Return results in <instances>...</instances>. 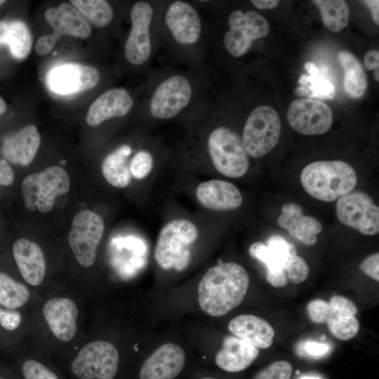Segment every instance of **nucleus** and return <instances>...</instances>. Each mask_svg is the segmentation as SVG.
<instances>
[{
    "label": "nucleus",
    "instance_id": "f257e3e1",
    "mask_svg": "<svg viewBox=\"0 0 379 379\" xmlns=\"http://www.w3.org/2000/svg\"><path fill=\"white\" fill-rule=\"evenodd\" d=\"M248 285V274L241 265L219 263L208 269L199 281V307L208 315L223 316L241 303Z\"/></svg>",
    "mask_w": 379,
    "mask_h": 379
},
{
    "label": "nucleus",
    "instance_id": "f03ea898",
    "mask_svg": "<svg viewBox=\"0 0 379 379\" xmlns=\"http://www.w3.org/2000/svg\"><path fill=\"white\" fill-rule=\"evenodd\" d=\"M300 182L311 197L331 202L351 192L357 183V175L345 161H317L302 169Z\"/></svg>",
    "mask_w": 379,
    "mask_h": 379
},
{
    "label": "nucleus",
    "instance_id": "7ed1b4c3",
    "mask_svg": "<svg viewBox=\"0 0 379 379\" xmlns=\"http://www.w3.org/2000/svg\"><path fill=\"white\" fill-rule=\"evenodd\" d=\"M199 237L197 226L186 219H175L161 230L154 249L157 264L163 270H185L191 260L190 246Z\"/></svg>",
    "mask_w": 379,
    "mask_h": 379
},
{
    "label": "nucleus",
    "instance_id": "20e7f679",
    "mask_svg": "<svg viewBox=\"0 0 379 379\" xmlns=\"http://www.w3.org/2000/svg\"><path fill=\"white\" fill-rule=\"evenodd\" d=\"M70 188L69 177L60 166H51L38 173L25 176L21 185L25 206L29 211H51L55 198L66 194Z\"/></svg>",
    "mask_w": 379,
    "mask_h": 379
},
{
    "label": "nucleus",
    "instance_id": "39448f33",
    "mask_svg": "<svg viewBox=\"0 0 379 379\" xmlns=\"http://www.w3.org/2000/svg\"><path fill=\"white\" fill-rule=\"evenodd\" d=\"M208 149L215 168L222 175L239 178L246 173L248 154L241 139L230 128L214 129L208 136Z\"/></svg>",
    "mask_w": 379,
    "mask_h": 379
},
{
    "label": "nucleus",
    "instance_id": "423d86ee",
    "mask_svg": "<svg viewBox=\"0 0 379 379\" xmlns=\"http://www.w3.org/2000/svg\"><path fill=\"white\" fill-rule=\"evenodd\" d=\"M281 120L273 107L261 105L249 114L244 125L242 142L248 155L258 158L270 152L277 144Z\"/></svg>",
    "mask_w": 379,
    "mask_h": 379
},
{
    "label": "nucleus",
    "instance_id": "0eeeda50",
    "mask_svg": "<svg viewBox=\"0 0 379 379\" xmlns=\"http://www.w3.org/2000/svg\"><path fill=\"white\" fill-rule=\"evenodd\" d=\"M119 366L117 347L106 340L87 343L71 364L72 373L80 379H114Z\"/></svg>",
    "mask_w": 379,
    "mask_h": 379
},
{
    "label": "nucleus",
    "instance_id": "6e6552de",
    "mask_svg": "<svg viewBox=\"0 0 379 379\" xmlns=\"http://www.w3.org/2000/svg\"><path fill=\"white\" fill-rule=\"evenodd\" d=\"M104 231V220L95 212L82 210L75 215L67 241L79 265L89 267L94 264Z\"/></svg>",
    "mask_w": 379,
    "mask_h": 379
},
{
    "label": "nucleus",
    "instance_id": "1a4fd4ad",
    "mask_svg": "<svg viewBox=\"0 0 379 379\" xmlns=\"http://www.w3.org/2000/svg\"><path fill=\"white\" fill-rule=\"evenodd\" d=\"M339 221L362 234L375 235L379 232V208L373 199L362 191L350 192L336 203Z\"/></svg>",
    "mask_w": 379,
    "mask_h": 379
},
{
    "label": "nucleus",
    "instance_id": "9d476101",
    "mask_svg": "<svg viewBox=\"0 0 379 379\" xmlns=\"http://www.w3.org/2000/svg\"><path fill=\"white\" fill-rule=\"evenodd\" d=\"M230 29L224 36V45L234 57L248 52L253 41L266 36L270 32L267 20L254 11H234L228 18Z\"/></svg>",
    "mask_w": 379,
    "mask_h": 379
},
{
    "label": "nucleus",
    "instance_id": "9b49d317",
    "mask_svg": "<svg viewBox=\"0 0 379 379\" xmlns=\"http://www.w3.org/2000/svg\"><path fill=\"white\" fill-rule=\"evenodd\" d=\"M250 255L263 262L267 267L266 279L275 288L284 287L288 282L286 273L289 260L297 255L295 246L279 234L270 236L267 245L255 242L249 247Z\"/></svg>",
    "mask_w": 379,
    "mask_h": 379
},
{
    "label": "nucleus",
    "instance_id": "f8f14e48",
    "mask_svg": "<svg viewBox=\"0 0 379 379\" xmlns=\"http://www.w3.org/2000/svg\"><path fill=\"white\" fill-rule=\"evenodd\" d=\"M290 126L298 133L317 135L326 133L333 123L331 107L315 98H300L293 101L287 110Z\"/></svg>",
    "mask_w": 379,
    "mask_h": 379
},
{
    "label": "nucleus",
    "instance_id": "ddd939ff",
    "mask_svg": "<svg viewBox=\"0 0 379 379\" xmlns=\"http://www.w3.org/2000/svg\"><path fill=\"white\" fill-rule=\"evenodd\" d=\"M99 80L100 74L94 67L67 63L52 68L47 73L46 83L52 92L65 95L89 90Z\"/></svg>",
    "mask_w": 379,
    "mask_h": 379
},
{
    "label": "nucleus",
    "instance_id": "4468645a",
    "mask_svg": "<svg viewBox=\"0 0 379 379\" xmlns=\"http://www.w3.org/2000/svg\"><path fill=\"white\" fill-rule=\"evenodd\" d=\"M191 96V85L185 77H170L156 88L149 102V111L158 119L173 118L187 105Z\"/></svg>",
    "mask_w": 379,
    "mask_h": 379
},
{
    "label": "nucleus",
    "instance_id": "2eb2a0df",
    "mask_svg": "<svg viewBox=\"0 0 379 379\" xmlns=\"http://www.w3.org/2000/svg\"><path fill=\"white\" fill-rule=\"evenodd\" d=\"M130 16L131 29L125 44V56L131 64L142 65L151 53L149 29L153 10L148 3L137 2L133 6Z\"/></svg>",
    "mask_w": 379,
    "mask_h": 379
},
{
    "label": "nucleus",
    "instance_id": "dca6fc26",
    "mask_svg": "<svg viewBox=\"0 0 379 379\" xmlns=\"http://www.w3.org/2000/svg\"><path fill=\"white\" fill-rule=\"evenodd\" d=\"M185 354L174 343L164 344L154 351L142 363L139 379H175L183 371Z\"/></svg>",
    "mask_w": 379,
    "mask_h": 379
},
{
    "label": "nucleus",
    "instance_id": "f3484780",
    "mask_svg": "<svg viewBox=\"0 0 379 379\" xmlns=\"http://www.w3.org/2000/svg\"><path fill=\"white\" fill-rule=\"evenodd\" d=\"M43 316L56 338L62 342L72 340L77 333L79 310L74 300L65 297H54L44 305Z\"/></svg>",
    "mask_w": 379,
    "mask_h": 379
},
{
    "label": "nucleus",
    "instance_id": "a211bd4d",
    "mask_svg": "<svg viewBox=\"0 0 379 379\" xmlns=\"http://www.w3.org/2000/svg\"><path fill=\"white\" fill-rule=\"evenodd\" d=\"M165 21L175 40L180 44L196 43L201 33V20L190 4L177 1L168 8Z\"/></svg>",
    "mask_w": 379,
    "mask_h": 379
},
{
    "label": "nucleus",
    "instance_id": "6ab92c4d",
    "mask_svg": "<svg viewBox=\"0 0 379 379\" xmlns=\"http://www.w3.org/2000/svg\"><path fill=\"white\" fill-rule=\"evenodd\" d=\"M12 252L23 279L31 286L40 285L46 272V260L41 247L33 241L20 238L13 243Z\"/></svg>",
    "mask_w": 379,
    "mask_h": 379
},
{
    "label": "nucleus",
    "instance_id": "aec40b11",
    "mask_svg": "<svg viewBox=\"0 0 379 379\" xmlns=\"http://www.w3.org/2000/svg\"><path fill=\"white\" fill-rule=\"evenodd\" d=\"M40 142L38 128L29 124L6 137L2 142L1 152L8 163L28 166L34 160Z\"/></svg>",
    "mask_w": 379,
    "mask_h": 379
},
{
    "label": "nucleus",
    "instance_id": "412c9836",
    "mask_svg": "<svg viewBox=\"0 0 379 379\" xmlns=\"http://www.w3.org/2000/svg\"><path fill=\"white\" fill-rule=\"evenodd\" d=\"M277 223L292 237L305 245H314L317 235L322 231L320 222L312 216L304 215L302 206L293 202L283 205Z\"/></svg>",
    "mask_w": 379,
    "mask_h": 379
},
{
    "label": "nucleus",
    "instance_id": "4be33fe9",
    "mask_svg": "<svg viewBox=\"0 0 379 379\" xmlns=\"http://www.w3.org/2000/svg\"><path fill=\"white\" fill-rule=\"evenodd\" d=\"M196 197L204 208L213 211H230L239 208L243 198L239 190L232 182L210 180L200 183Z\"/></svg>",
    "mask_w": 379,
    "mask_h": 379
},
{
    "label": "nucleus",
    "instance_id": "5701e85b",
    "mask_svg": "<svg viewBox=\"0 0 379 379\" xmlns=\"http://www.w3.org/2000/svg\"><path fill=\"white\" fill-rule=\"evenodd\" d=\"M133 106V99L123 88L109 89L100 95L90 106L86 122L95 126L107 119L124 117Z\"/></svg>",
    "mask_w": 379,
    "mask_h": 379
},
{
    "label": "nucleus",
    "instance_id": "b1692460",
    "mask_svg": "<svg viewBox=\"0 0 379 379\" xmlns=\"http://www.w3.org/2000/svg\"><path fill=\"white\" fill-rule=\"evenodd\" d=\"M46 21L53 28L57 38L66 34L80 39L88 38L91 34V27L73 5L62 3L57 8H49L44 13Z\"/></svg>",
    "mask_w": 379,
    "mask_h": 379
},
{
    "label": "nucleus",
    "instance_id": "393cba45",
    "mask_svg": "<svg viewBox=\"0 0 379 379\" xmlns=\"http://www.w3.org/2000/svg\"><path fill=\"white\" fill-rule=\"evenodd\" d=\"M228 329L234 336L258 349L268 348L273 343V327L258 316L248 314L238 315L229 322Z\"/></svg>",
    "mask_w": 379,
    "mask_h": 379
},
{
    "label": "nucleus",
    "instance_id": "a878e982",
    "mask_svg": "<svg viewBox=\"0 0 379 379\" xmlns=\"http://www.w3.org/2000/svg\"><path fill=\"white\" fill-rule=\"evenodd\" d=\"M259 350L233 335H227L215 357V364L222 370L236 373L247 368L258 357Z\"/></svg>",
    "mask_w": 379,
    "mask_h": 379
},
{
    "label": "nucleus",
    "instance_id": "bb28decb",
    "mask_svg": "<svg viewBox=\"0 0 379 379\" xmlns=\"http://www.w3.org/2000/svg\"><path fill=\"white\" fill-rule=\"evenodd\" d=\"M131 148L124 145L108 154L102 161V172L111 185L122 188L128 186L131 180V173L127 164V157Z\"/></svg>",
    "mask_w": 379,
    "mask_h": 379
},
{
    "label": "nucleus",
    "instance_id": "cd10ccee",
    "mask_svg": "<svg viewBox=\"0 0 379 379\" xmlns=\"http://www.w3.org/2000/svg\"><path fill=\"white\" fill-rule=\"evenodd\" d=\"M307 74L301 75L298 83L300 86L297 89L300 95H307L310 98L323 100L333 99L335 94L333 84L321 74V70L312 62L304 65Z\"/></svg>",
    "mask_w": 379,
    "mask_h": 379
},
{
    "label": "nucleus",
    "instance_id": "c85d7f7f",
    "mask_svg": "<svg viewBox=\"0 0 379 379\" xmlns=\"http://www.w3.org/2000/svg\"><path fill=\"white\" fill-rule=\"evenodd\" d=\"M338 60L345 70L343 86L352 98L362 97L367 88V77L360 61L350 52L340 51Z\"/></svg>",
    "mask_w": 379,
    "mask_h": 379
},
{
    "label": "nucleus",
    "instance_id": "c756f323",
    "mask_svg": "<svg viewBox=\"0 0 379 379\" xmlns=\"http://www.w3.org/2000/svg\"><path fill=\"white\" fill-rule=\"evenodd\" d=\"M320 11L324 24L331 31L338 32L347 27L350 9L344 0L312 1Z\"/></svg>",
    "mask_w": 379,
    "mask_h": 379
},
{
    "label": "nucleus",
    "instance_id": "7c9ffc66",
    "mask_svg": "<svg viewBox=\"0 0 379 379\" xmlns=\"http://www.w3.org/2000/svg\"><path fill=\"white\" fill-rule=\"evenodd\" d=\"M30 292L23 284L0 272V305L8 310L24 306L30 299Z\"/></svg>",
    "mask_w": 379,
    "mask_h": 379
},
{
    "label": "nucleus",
    "instance_id": "2f4dec72",
    "mask_svg": "<svg viewBox=\"0 0 379 379\" xmlns=\"http://www.w3.org/2000/svg\"><path fill=\"white\" fill-rule=\"evenodd\" d=\"M6 45L9 46L12 55L22 60L29 53L32 38L27 25L22 20H13L8 22Z\"/></svg>",
    "mask_w": 379,
    "mask_h": 379
},
{
    "label": "nucleus",
    "instance_id": "473e14b6",
    "mask_svg": "<svg viewBox=\"0 0 379 379\" xmlns=\"http://www.w3.org/2000/svg\"><path fill=\"white\" fill-rule=\"evenodd\" d=\"M70 3L80 11L86 20L97 27H105L113 19L112 8L107 1L72 0Z\"/></svg>",
    "mask_w": 379,
    "mask_h": 379
},
{
    "label": "nucleus",
    "instance_id": "72a5a7b5",
    "mask_svg": "<svg viewBox=\"0 0 379 379\" xmlns=\"http://www.w3.org/2000/svg\"><path fill=\"white\" fill-rule=\"evenodd\" d=\"M331 333L340 340L353 338L359 332V323L355 316H339L326 322Z\"/></svg>",
    "mask_w": 379,
    "mask_h": 379
},
{
    "label": "nucleus",
    "instance_id": "f704fd0d",
    "mask_svg": "<svg viewBox=\"0 0 379 379\" xmlns=\"http://www.w3.org/2000/svg\"><path fill=\"white\" fill-rule=\"evenodd\" d=\"M328 302V312L326 321L329 319L339 316H355L358 312L354 302L342 295L332 296Z\"/></svg>",
    "mask_w": 379,
    "mask_h": 379
},
{
    "label": "nucleus",
    "instance_id": "c9c22d12",
    "mask_svg": "<svg viewBox=\"0 0 379 379\" xmlns=\"http://www.w3.org/2000/svg\"><path fill=\"white\" fill-rule=\"evenodd\" d=\"M153 166L152 154L145 150H140L133 157L129 169L135 178L141 180L146 178L151 172Z\"/></svg>",
    "mask_w": 379,
    "mask_h": 379
},
{
    "label": "nucleus",
    "instance_id": "e433bc0d",
    "mask_svg": "<svg viewBox=\"0 0 379 379\" xmlns=\"http://www.w3.org/2000/svg\"><path fill=\"white\" fill-rule=\"evenodd\" d=\"M292 370L289 362L279 360L260 371L253 379H290Z\"/></svg>",
    "mask_w": 379,
    "mask_h": 379
},
{
    "label": "nucleus",
    "instance_id": "4c0bfd02",
    "mask_svg": "<svg viewBox=\"0 0 379 379\" xmlns=\"http://www.w3.org/2000/svg\"><path fill=\"white\" fill-rule=\"evenodd\" d=\"M22 373L25 379H59L53 371L34 359H27L23 362Z\"/></svg>",
    "mask_w": 379,
    "mask_h": 379
},
{
    "label": "nucleus",
    "instance_id": "58836bf2",
    "mask_svg": "<svg viewBox=\"0 0 379 379\" xmlns=\"http://www.w3.org/2000/svg\"><path fill=\"white\" fill-rule=\"evenodd\" d=\"M310 269L306 261L295 255L288 262L286 273L288 279L294 284H300L308 277Z\"/></svg>",
    "mask_w": 379,
    "mask_h": 379
},
{
    "label": "nucleus",
    "instance_id": "ea45409f",
    "mask_svg": "<svg viewBox=\"0 0 379 379\" xmlns=\"http://www.w3.org/2000/svg\"><path fill=\"white\" fill-rule=\"evenodd\" d=\"M307 312L315 323H326L328 312V302L322 299H314L307 305Z\"/></svg>",
    "mask_w": 379,
    "mask_h": 379
},
{
    "label": "nucleus",
    "instance_id": "a19ab883",
    "mask_svg": "<svg viewBox=\"0 0 379 379\" xmlns=\"http://www.w3.org/2000/svg\"><path fill=\"white\" fill-rule=\"evenodd\" d=\"M21 315L13 310H3L0 307V325L8 331L17 329L21 324Z\"/></svg>",
    "mask_w": 379,
    "mask_h": 379
},
{
    "label": "nucleus",
    "instance_id": "79ce46f5",
    "mask_svg": "<svg viewBox=\"0 0 379 379\" xmlns=\"http://www.w3.org/2000/svg\"><path fill=\"white\" fill-rule=\"evenodd\" d=\"M359 269L371 279L379 281V253H373L366 257L360 264Z\"/></svg>",
    "mask_w": 379,
    "mask_h": 379
},
{
    "label": "nucleus",
    "instance_id": "37998d69",
    "mask_svg": "<svg viewBox=\"0 0 379 379\" xmlns=\"http://www.w3.org/2000/svg\"><path fill=\"white\" fill-rule=\"evenodd\" d=\"M58 38L53 34L43 36L39 38L35 44V51L39 55L48 54L53 48Z\"/></svg>",
    "mask_w": 379,
    "mask_h": 379
},
{
    "label": "nucleus",
    "instance_id": "c03bdc74",
    "mask_svg": "<svg viewBox=\"0 0 379 379\" xmlns=\"http://www.w3.org/2000/svg\"><path fill=\"white\" fill-rule=\"evenodd\" d=\"M14 172L9 163L0 159V192L1 187H8L14 181Z\"/></svg>",
    "mask_w": 379,
    "mask_h": 379
},
{
    "label": "nucleus",
    "instance_id": "a18cd8bd",
    "mask_svg": "<svg viewBox=\"0 0 379 379\" xmlns=\"http://www.w3.org/2000/svg\"><path fill=\"white\" fill-rule=\"evenodd\" d=\"M305 348L308 354L313 356H321L326 354L328 350L326 344L314 341H308L305 345Z\"/></svg>",
    "mask_w": 379,
    "mask_h": 379
},
{
    "label": "nucleus",
    "instance_id": "49530a36",
    "mask_svg": "<svg viewBox=\"0 0 379 379\" xmlns=\"http://www.w3.org/2000/svg\"><path fill=\"white\" fill-rule=\"evenodd\" d=\"M364 67L368 70L378 69L379 67V52L376 50L368 51L364 58Z\"/></svg>",
    "mask_w": 379,
    "mask_h": 379
},
{
    "label": "nucleus",
    "instance_id": "de8ad7c7",
    "mask_svg": "<svg viewBox=\"0 0 379 379\" xmlns=\"http://www.w3.org/2000/svg\"><path fill=\"white\" fill-rule=\"evenodd\" d=\"M365 5L369 8L371 16L375 24H379V1L366 0L363 1Z\"/></svg>",
    "mask_w": 379,
    "mask_h": 379
},
{
    "label": "nucleus",
    "instance_id": "09e8293b",
    "mask_svg": "<svg viewBox=\"0 0 379 379\" xmlns=\"http://www.w3.org/2000/svg\"><path fill=\"white\" fill-rule=\"evenodd\" d=\"M253 6L259 9H273L279 4L278 0H252Z\"/></svg>",
    "mask_w": 379,
    "mask_h": 379
},
{
    "label": "nucleus",
    "instance_id": "8fccbe9b",
    "mask_svg": "<svg viewBox=\"0 0 379 379\" xmlns=\"http://www.w3.org/2000/svg\"><path fill=\"white\" fill-rule=\"evenodd\" d=\"M8 32V22L0 20V46L6 44Z\"/></svg>",
    "mask_w": 379,
    "mask_h": 379
},
{
    "label": "nucleus",
    "instance_id": "3c124183",
    "mask_svg": "<svg viewBox=\"0 0 379 379\" xmlns=\"http://www.w3.org/2000/svg\"><path fill=\"white\" fill-rule=\"evenodd\" d=\"M6 103L5 101L0 97V114L4 113L6 110Z\"/></svg>",
    "mask_w": 379,
    "mask_h": 379
},
{
    "label": "nucleus",
    "instance_id": "603ef678",
    "mask_svg": "<svg viewBox=\"0 0 379 379\" xmlns=\"http://www.w3.org/2000/svg\"><path fill=\"white\" fill-rule=\"evenodd\" d=\"M374 78H375V81H379V69H378V68L375 69Z\"/></svg>",
    "mask_w": 379,
    "mask_h": 379
},
{
    "label": "nucleus",
    "instance_id": "864d4df0",
    "mask_svg": "<svg viewBox=\"0 0 379 379\" xmlns=\"http://www.w3.org/2000/svg\"><path fill=\"white\" fill-rule=\"evenodd\" d=\"M300 379H320V378L318 377H314V376H303Z\"/></svg>",
    "mask_w": 379,
    "mask_h": 379
},
{
    "label": "nucleus",
    "instance_id": "5fc2aeb1",
    "mask_svg": "<svg viewBox=\"0 0 379 379\" xmlns=\"http://www.w3.org/2000/svg\"><path fill=\"white\" fill-rule=\"evenodd\" d=\"M200 379H215V378H212V377H208V376H206V377L201 378Z\"/></svg>",
    "mask_w": 379,
    "mask_h": 379
},
{
    "label": "nucleus",
    "instance_id": "6e6d98bb",
    "mask_svg": "<svg viewBox=\"0 0 379 379\" xmlns=\"http://www.w3.org/2000/svg\"><path fill=\"white\" fill-rule=\"evenodd\" d=\"M6 1H2V0H0V6L4 4Z\"/></svg>",
    "mask_w": 379,
    "mask_h": 379
},
{
    "label": "nucleus",
    "instance_id": "4d7b16f0",
    "mask_svg": "<svg viewBox=\"0 0 379 379\" xmlns=\"http://www.w3.org/2000/svg\"><path fill=\"white\" fill-rule=\"evenodd\" d=\"M0 379H4V378H0Z\"/></svg>",
    "mask_w": 379,
    "mask_h": 379
}]
</instances>
